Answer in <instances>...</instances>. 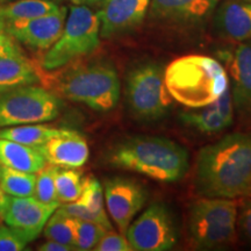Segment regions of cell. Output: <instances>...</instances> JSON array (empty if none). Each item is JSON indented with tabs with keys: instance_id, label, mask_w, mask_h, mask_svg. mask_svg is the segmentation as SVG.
Listing matches in <instances>:
<instances>
[{
	"instance_id": "e575fe53",
	"label": "cell",
	"mask_w": 251,
	"mask_h": 251,
	"mask_svg": "<svg viewBox=\"0 0 251 251\" xmlns=\"http://www.w3.org/2000/svg\"><path fill=\"white\" fill-rule=\"evenodd\" d=\"M105 0H87V5H101Z\"/></svg>"
},
{
	"instance_id": "2e32d148",
	"label": "cell",
	"mask_w": 251,
	"mask_h": 251,
	"mask_svg": "<svg viewBox=\"0 0 251 251\" xmlns=\"http://www.w3.org/2000/svg\"><path fill=\"white\" fill-rule=\"evenodd\" d=\"M193 111H185L179 114V119L187 127L201 133H218L233 124L234 105L230 87H228L214 102Z\"/></svg>"
},
{
	"instance_id": "9a60e30c",
	"label": "cell",
	"mask_w": 251,
	"mask_h": 251,
	"mask_svg": "<svg viewBox=\"0 0 251 251\" xmlns=\"http://www.w3.org/2000/svg\"><path fill=\"white\" fill-rule=\"evenodd\" d=\"M40 149L48 164L59 168H80L90 156L85 137L70 129H63L61 134L41 146Z\"/></svg>"
},
{
	"instance_id": "1f68e13d",
	"label": "cell",
	"mask_w": 251,
	"mask_h": 251,
	"mask_svg": "<svg viewBox=\"0 0 251 251\" xmlns=\"http://www.w3.org/2000/svg\"><path fill=\"white\" fill-rule=\"evenodd\" d=\"M20 54H23V52H21L20 48H19L17 41L8 33L7 25H6L1 15H0V56Z\"/></svg>"
},
{
	"instance_id": "cb8c5ba5",
	"label": "cell",
	"mask_w": 251,
	"mask_h": 251,
	"mask_svg": "<svg viewBox=\"0 0 251 251\" xmlns=\"http://www.w3.org/2000/svg\"><path fill=\"white\" fill-rule=\"evenodd\" d=\"M47 240L67 244L76 250V219L68 216L57 208L43 228Z\"/></svg>"
},
{
	"instance_id": "5bb4252c",
	"label": "cell",
	"mask_w": 251,
	"mask_h": 251,
	"mask_svg": "<svg viewBox=\"0 0 251 251\" xmlns=\"http://www.w3.org/2000/svg\"><path fill=\"white\" fill-rule=\"evenodd\" d=\"M150 0H105L97 13L100 21V37L124 35L143 23Z\"/></svg>"
},
{
	"instance_id": "ac0fdd59",
	"label": "cell",
	"mask_w": 251,
	"mask_h": 251,
	"mask_svg": "<svg viewBox=\"0 0 251 251\" xmlns=\"http://www.w3.org/2000/svg\"><path fill=\"white\" fill-rule=\"evenodd\" d=\"M220 0H150L155 18L171 21H196L206 17Z\"/></svg>"
},
{
	"instance_id": "ffe728a7",
	"label": "cell",
	"mask_w": 251,
	"mask_h": 251,
	"mask_svg": "<svg viewBox=\"0 0 251 251\" xmlns=\"http://www.w3.org/2000/svg\"><path fill=\"white\" fill-rule=\"evenodd\" d=\"M39 81L35 67L24 54L0 56V93Z\"/></svg>"
},
{
	"instance_id": "4dcf8cb0",
	"label": "cell",
	"mask_w": 251,
	"mask_h": 251,
	"mask_svg": "<svg viewBox=\"0 0 251 251\" xmlns=\"http://www.w3.org/2000/svg\"><path fill=\"white\" fill-rule=\"evenodd\" d=\"M237 226L244 241L251 246V197H243L237 206Z\"/></svg>"
},
{
	"instance_id": "d6a6232c",
	"label": "cell",
	"mask_w": 251,
	"mask_h": 251,
	"mask_svg": "<svg viewBox=\"0 0 251 251\" xmlns=\"http://www.w3.org/2000/svg\"><path fill=\"white\" fill-rule=\"evenodd\" d=\"M37 249H39L40 251H72V250H75L74 248L69 247V246H67V244L56 242V241H51V240H47V242L41 244Z\"/></svg>"
},
{
	"instance_id": "83f0119b",
	"label": "cell",
	"mask_w": 251,
	"mask_h": 251,
	"mask_svg": "<svg viewBox=\"0 0 251 251\" xmlns=\"http://www.w3.org/2000/svg\"><path fill=\"white\" fill-rule=\"evenodd\" d=\"M106 231L107 229L97 222L76 219V250H93Z\"/></svg>"
},
{
	"instance_id": "277c9868",
	"label": "cell",
	"mask_w": 251,
	"mask_h": 251,
	"mask_svg": "<svg viewBox=\"0 0 251 251\" xmlns=\"http://www.w3.org/2000/svg\"><path fill=\"white\" fill-rule=\"evenodd\" d=\"M57 91L68 100L105 113L117 107L121 84L113 64L98 61L69 69L58 78Z\"/></svg>"
},
{
	"instance_id": "52a82bcc",
	"label": "cell",
	"mask_w": 251,
	"mask_h": 251,
	"mask_svg": "<svg viewBox=\"0 0 251 251\" xmlns=\"http://www.w3.org/2000/svg\"><path fill=\"white\" fill-rule=\"evenodd\" d=\"M126 97L130 112L139 120L164 118L172 99L165 86L164 69L156 63H143L131 69L127 76Z\"/></svg>"
},
{
	"instance_id": "44dd1931",
	"label": "cell",
	"mask_w": 251,
	"mask_h": 251,
	"mask_svg": "<svg viewBox=\"0 0 251 251\" xmlns=\"http://www.w3.org/2000/svg\"><path fill=\"white\" fill-rule=\"evenodd\" d=\"M61 6L52 0H18L11 4L0 6V15L6 24L26 21L57 11Z\"/></svg>"
},
{
	"instance_id": "6da1fadb",
	"label": "cell",
	"mask_w": 251,
	"mask_h": 251,
	"mask_svg": "<svg viewBox=\"0 0 251 251\" xmlns=\"http://www.w3.org/2000/svg\"><path fill=\"white\" fill-rule=\"evenodd\" d=\"M194 186L202 197H251V131L203 147L197 157Z\"/></svg>"
},
{
	"instance_id": "3957f363",
	"label": "cell",
	"mask_w": 251,
	"mask_h": 251,
	"mask_svg": "<svg viewBox=\"0 0 251 251\" xmlns=\"http://www.w3.org/2000/svg\"><path fill=\"white\" fill-rule=\"evenodd\" d=\"M164 81L171 98L191 109L214 102L229 87L226 68L205 55L176 58L164 70Z\"/></svg>"
},
{
	"instance_id": "d6986e66",
	"label": "cell",
	"mask_w": 251,
	"mask_h": 251,
	"mask_svg": "<svg viewBox=\"0 0 251 251\" xmlns=\"http://www.w3.org/2000/svg\"><path fill=\"white\" fill-rule=\"evenodd\" d=\"M47 164L40 147H30L15 141L0 139V165L36 174Z\"/></svg>"
},
{
	"instance_id": "484cf974",
	"label": "cell",
	"mask_w": 251,
	"mask_h": 251,
	"mask_svg": "<svg viewBox=\"0 0 251 251\" xmlns=\"http://www.w3.org/2000/svg\"><path fill=\"white\" fill-rule=\"evenodd\" d=\"M55 184L57 201L59 203H68L79 199L84 180L81 172L71 168H58Z\"/></svg>"
},
{
	"instance_id": "9c48e42d",
	"label": "cell",
	"mask_w": 251,
	"mask_h": 251,
	"mask_svg": "<svg viewBox=\"0 0 251 251\" xmlns=\"http://www.w3.org/2000/svg\"><path fill=\"white\" fill-rule=\"evenodd\" d=\"M126 237L134 251H168L178 241V230L170 209L152 203L128 227Z\"/></svg>"
},
{
	"instance_id": "603a6c76",
	"label": "cell",
	"mask_w": 251,
	"mask_h": 251,
	"mask_svg": "<svg viewBox=\"0 0 251 251\" xmlns=\"http://www.w3.org/2000/svg\"><path fill=\"white\" fill-rule=\"evenodd\" d=\"M36 175L0 165V186L7 196L31 197L35 190Z\"/></svg>"
},
{
	"instance_id": "ba28073f",
	"label": "cell",
	"mask_w": 251,
	"mask_h": 251,
	"mask_svg": "<svg viewBox=\"0 0 251 251\" xmlns=\"http://www.w3.org/2000/svg\"><path fill=\"white\" fill-rule=\"evenodd\" d=\"M62 106L55 93L36 84L14 87L0 93V128L51 121Z\"/></svg>"
},
{
	"instance_id": "8d00e7d4",
	"label": "cell",
	"mask_w": 251,
	"mask_h": 251,
	"mask_svg": "<svg viewBox=\"0 0 251 251\" xmlns=\"http://www.w3.org/2000/svg\"><path fill=\"white\" fill-rule=\"evenodd\" d=\"M52 1H62V0H52Z\"/></svg>"
},
{
	"instance_id": "f546056e",
	"label": "cell",
	"mask_w": 251,
	"mask_h": 251,
	"mask_svg": "<svg viewBox=\"0 0 251 251\" xmlns=\"http://www.w3.org/2000/svg\"><path fill=\"white\" fill-rule=\"evenodd\" d=\"M96 251H131V247L125 234L107 230L94 247Z\"/></svg>"
},
{
	"instance_id": "74e56055",
	"label": "cell",
	"mask_w": 251,
	"mask_h": 251,
	"mask_svg": "<svg viewBox=\"0 0 251 251\" xmlns=\"http://www.w3.org/2000/svg\"><path fill=\"white\" fill-rule=\"evenodd\" d=\"M247 1H251V0H247Z\"/></svg>"
},
{
	"instance_id": "7a4b0ae2",
	"label": "cell",
	"mask_w": 251,
	"mask_h": 251,
	"mask_svg": "<svg viewBox=\"0 0 251 251\" xmlns=\"http://www.w3.org/2000/svg\"><path fill=\"white\" fill-rule=\"evenodd\" d=\"M109 163L162 183L183 179L190 166L187 150L174 141L156 136L124 140L109 152Z\"/></svg>"
},
{
	"instance_id": "4316f807",
	"label": "cell",
	"mask_w": 251,
	"mask_h": 251,
	"mask_svg": "<svg viewBox=\"0 0 251 251\" xmlns=\"http://www.w3.org/2000/svg\"><path fill=\"white\" fill-rule=\"evenodd\" d=\"M59 166L48 164L37 172L35 180V190L34 197L40 201L46 203L58 202L57 194H56V175H57Z\"/></svg>"
},
{
	"instance_id": "836d02e7",
	"label": "cell",
	"mask_w": 251,
	"mask_h": 251,
	"mask_svg": "<svg viewBox=\"0 0 251 251\" xmlns=\"http://www.w3.org/2000/svg\"><path fill=\"white\" fill-rule=\"evenodd\" d=\"M6 199H7V194H5L4 191H2L1 186H0V213H1L2 208H4Z\"/></svg>"
},
{
	"instance_id": "7402d4cb",
	"label": "cell",
	"mask_w": 251,
	"mask_h": 251,
	"mask_svg": "<svg viewBox=\"0 0 251 251\" xmlns=\"http://www.w3.org/2000/svg\"><path fill=\"white\" fill-rule=\"evenodd\" d=\"M62 131L63 129L51 128L41 124H28L2 128L0 129V139L15 141L30 147H41Z\"/></svg>"
},
{
	"instance_id": "e0dca14e",
	"label": "cell",
	"mask_w": 251,
	"mask_h": 251,
	"mask_svg": "<svg viewBox=\"0 0 251 251\" xmlns=\"http://www.w3.org/2000/svg\"><path fill=\"white\" fill-rule=\"evenodd\" d=\"M219 35L234 42L251 40V1L227 0L219 6L215 14Z\"/></svg>"
},
{
	"instance_id": "f1b7e54d",
	"label": "cell",
	"mask_w": 251,
	"mask_h": 251,
	"mask_svg": "<svg viewBox=\"0 0 251 251\" xmlns=\"http://www.w3.org/2000/svg\"><path fill=\"white\" fill-rule=\"evenodd\" d=\"M28 243L23 234L7 225H0V251H21Z\"/></svg>"
},
{
	"instance_id": "4fadbf2b",
	"label": "cell",
	"mask_w": 251,
	"mask_h": 251,
	"mask_svg": "<svg viewBox=\"0 0 251 251\" xmlns=\"http://www.w3.org/2000/svg\"><path fill=\"white\" fill-rule=\"evenodd\" d=\"M221 58L227 65L234 109L242 118H251V40L225 51Z\"/></svg>"
},
{
	"instance_id": "30bf717a",
	"label": "cell",
	"mask_w": 251,
	"mask_h": 251,
	"mask_svg": "<svg viewBox=\"0 0 251 251\" xmlns=\"http://www.w3.org/2000/svg\"><path fill=\"white\" fill-rule=\"evenodd\" d=\"M59 206V202L40 201L34 196H7L0 218L8 227L23 234L30 243L42 233L48 219Z\"/></svg>"
},
{
	"instance_id": "8fae6325",
	"label": "cell",
	"mask_w": 251,
	"mask_h": 251,
	"mask_svg": "<svg viewBox=\"0 0 251 251\" xmlns=\"http://www.w3.org/2000/svg\"><path fill=\"white\" fill-rule=\"evenodd\" d=\"M107 211L121 234H126L147 200V191L139 181L114 177L103 184Z\"/></svg>"
},
{
	"instance_id": "d590c367",
	"label": "cell",
	"mask_w": 251,
	"mask_h": 251,
	"mask_svg": "<svg viewBox=\"0 0 251 251\" xmlns=\"http://www.w3.org/2000/svg\"><path fill=\"white\" fill-rule=\"evenodd\" d=\"M74 5H87V0H70Z\"/></svg>"
},
{
	"instance_id": "8992f818",
	"label": "cell",
	"mask_w": 251,
	"mask_h": 251,
	"mask_svg": "<svg viewBox=\"0 0 251 251\" xmlns=\"http://www.w3.org/2000/svg\"><path fill=\"white\" fill-rule=\"evenodd\" d=\"M237 203L227 198L197 200L191 206L188 230L194 246L200 249H219L235 241Z\"/></svg>"
},
{
	"instance_id": "5b68a950",
	"label": "cell",
	"mask_w": 251,
	"mask_h": 251,
	"mask_svg": "<svg viewBox=\"0 0 251 251\" xmlns=\"http://www.w3.org/2000/svg\"><path fill=\"white\" fill-rule=\"evenodd\" d=\"M100 45V21L86 5H74L59 39L43 56L42 68L54 71L92 54Z\"/></svg>"
},
{
	"instance_id": "d4e9b609",
	"label": "cell",
	"mask_w": 251,
	"mask_h": 251,
	"mask_svg": "<svg viewBox=\"0 0 251 251\" xmlns=\"http://www.w3.org/2000/svg\"><path fill=\"white\" fill-rule=\"evenodd\" d=\"M80 201L87 207V209L96 216L97 222L107 230H112V224L109 222L105 212V196L101 185L96 178L89 177L84 179L83 191L79 197Z\"/></svg>"
},
{
	"instance_id": "7c38bea8",
	"label": "cell",
	"mask_w": 251,
	"mask_h": 251,
	"mask_svg": "<svg viewBox=\"0 0 251 251\" xmlns=\"http://www.w3.org/2000/svg\"><path fill=\"white\" fill-rule=\"evenodd\" d=\"M67 15L68 8L61 6L52 13L6 25L8 33L20 45L33 50H48L61 36Z\"/></svg>"
}]
</instances>
